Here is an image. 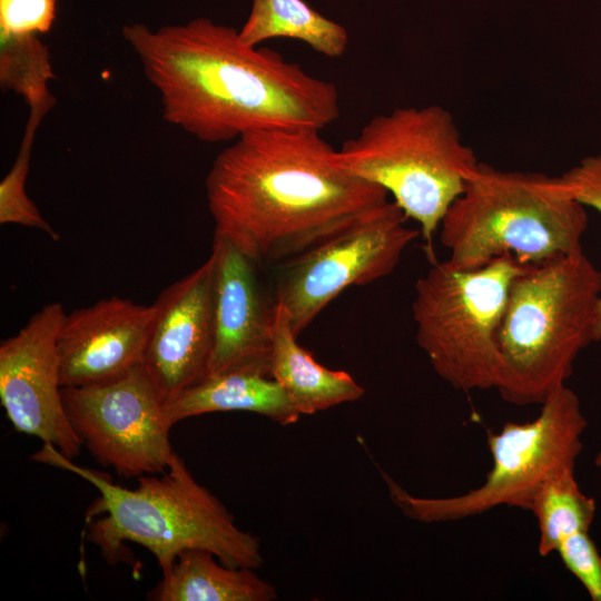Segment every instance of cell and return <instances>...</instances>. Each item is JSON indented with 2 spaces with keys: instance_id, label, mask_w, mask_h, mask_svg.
Masks as SVG:
<instances>
[{
  "instance_id": "cell-4",
  "label": "cell",
  "mask_w": 601,
  "mask_h": 601,
  "mask_svg": "<svg viewBox=\"0 0 601 601\" xmlns=\"http://www.w3.org/2000/svg\"><path fill=\"white\" fill-rule=\"evenodd\" d=\"M601 270L583 250L526 265L512 282L499 331L495 388L514 405L542 404L597 342Z\"/></svg>"
},
{
  "instance_id": "cell-21",
  "label": "cell",
  "mask_w": 601,
  "mask_h": 601,
  "mask_svg": "<svg viewBox=\"0 0 601 601\" xmlns=\"http://www.w3.org/2000/svg\"><path fill=\"white\" fill-rule=\"evenodd\" d=\"M45 117L39 111H30L17 158L0 183V224H17L39 229L53 240L59 234L43 218L35 203L27 196L28 176L36 131Z\"/></svg>"
},
{
  "instance_id": "cell-22",
  "label": "cell",
  "mask_w": 601,
  "mask_h": 601,
  "mask_svg": "<svg viewBox=\"0 0 601 601\" xmlns=\"http://www.w3.org/2000/svg\"><path fill=\"white\" fill-rule=\"evenodd\" d=\"M565 568L582 583L593 601H601V555L588 531L563 538L556 551Z\"/></svg>"
},
{
  "instance_id": "cell-5",
  "label": "cell",
  "mask_w": 601,
  "mask_h": 601,
  "mask_svg": "<svg viewBox=\"0 0 601 601\" xmlns=\"http://www.w3.org/2000/svg\"><path fill=\"white\" fill-rule=\"evenodd\" d=\"M585 207L560 176L502 170L481 162L440 225L451 265L476 269L512 255L523 265L582 250Z\"/></svg>"
},
{
  "instance_id": "cell-24",
  "label": "cell",
  "mask_w": 601,
  "mask_h": 601,
  "mask_svg": "<svg viewBox=\"0 0 601 601\" xmlns=\"http://www.w3.org/2000/svg\"><path fill=\"white\" fill-rule=\"evenodd\" d=\"M568 193L584 207L601 214V152L581 159L560 176ZM601 339V300L597 341Z\"/></svg>"
},
{
  "instance_id": "cell-16",
  "label": "cell",
  "mask_w": 601,
  "mask_h": 601,
  "mask_svg": "<svg viewBox=\"0 0 601 601\" xmlns=\"http://www.w3.org/2000/svg\"><path fill=\"white\" fill-rule=\"evenodd\" d=\"M233 411L256 413L284 426L302 416L274 378L249 372L208 375L165 405L170 426L188 417Z\"/></svg>"
},
{
  "instance_id": "cell-14",
  "label": "cell",
  "mask_w": 601,
  "mask_h": 601,
  "mask_svg": "<svg viewBox=\"0 0 601 601\" xmlns=\"http://www.w3.org/2000/svg\"><path fill=\"white\" fill-rule=\"evenodd\" d=\"M154 305L110 297L65 313L57 335L62 387L115 380L142 363Z\"/></svg>"
},
{
  "instance_id": "cell-20",
  "label": "cell",
  "mask_w": 601,
  "mask_h": 601,
  "mask_svg": "<svg viewBox=\"0 0 601 601\" xmlns=\"http://www.w3.org/2000/svg\"><path fill=\"white\" fill-rule=\"evenodd\" d=\"M50 50L38 35L0 32V88L21 96L29 108L51 110L56 98L49 90L55 79Z\"/></svg>"
},
{
  "instance_id": "cell-25",
  "label": "cell",
  "mask_w": 601,
  "mask_h": 601,
  "mask_svg": "<svg viewBox=\"0 0 601 601\" xmlns=\"http://www.w3.org/2000/svg\"><path fill=\"white\" fill-rule=\"evenodd\" d=\"M594 463L597 466L601 467V451L597 454Z\"/></svg>"
},
{
  "instance_id": "cell-18",
  "label": "cell",
  "mask_w": 601,
  "mask_h": 601,
  "mask_svg": "<svg viewBox=\"0 0 601 601\" xmlns=\"http://www.w3.org/2000/svg\"><path fill=\"white\" fill-rule=\"evenodd\" d=\"M238 33L245 43L254 47L274 38L295 39L328 58L343 56L348 45L346 29L304 0H253Z\"/></svg>"
},
{
  "instance_id": "cell-7",
  "label": "cell",
  "mask_w": 601,
  "mask_h": 601,
  "mask_svg": "<svg viewBox=\"0 0 601 601\" xmlns=\"http://www.w3.org/2000/svg\"><path fill=\"white\" fill-rule=\"evenodd\" d=\"M525 266L512 255L476 269L435 260L416 280V343L434 372L455 390L495 388L499 331L512 282Z\"/></svg>"
},
{
  "instance_id": "cell-10",
  "label": "cell",
  "mask_w": 601,
  "mask_h": 601,
  "mask_svg": "<svg viewBox=\"0 0 601 601\" xmlns=\"http://www.w3.org/2000/svg\"><path fill=\"white\" fill-rule=\"evenodd\" d=\"M62 397L72 428L100 464L125 477L168 467L171 426L142 363L111 381L62 387Z\"/></svg>"
},
{
  "instance_id": "cell-6",
  "label": "cell",
  "mask_w": 601,
  "mask_h": 601,
  "mask_svg": "<svg viewBox=\"0 0 601 601\" xmlns=\"http://www.w3.org/2000/svg\"><path fill=\"white\" fill-rule=\"evenodd\" d=\"M355 176L381 186L420 226L425 253L441 221L480 164L449 110L439 105L400 107L373 117L337 149Z\"/></svg>"
},
{
  "instance_id": "cell-23",
  "label": "cell",
  "mask_w": 601,
  "mask_h": 601,
  "mask_svg": "<svg viewBox=\"0 0 601 601\" xmlns=\"http://www.w3.org/2000/svg\"><path fill=\"white\" fill-rule=\"evenodd\" d=\"M58 0H0V32L47 33L57 14Z\"/></svg>"
},
{
  "instance_id": "cell-17",
  "label": "cell",
  "mask_w": 601,
  "mask_h": 601,
  "mask_svg": "<svg viewBox=\"0 0 601 601\" xmlns=\"http://www.w3.org/2000/svg\"><path fill=\"white\" fill-rule=\"evenodd\" d=\"M276 588L255 569L230 566L200 549L183 551L162 573L151 601H274Z\"/></svg>"
},
{
  "instance_id": "cell-13",
  "label": "cell",
  "mask_w": 601,
  "mask_h": 601,
  "mask_svg": "<svg viewBox=\"0 0 601 601\" xmlns=\"http://www.w3.org/2000/svg\"><path fill=\"white\" fill-rule=\"evenodd\" d=\"M211 353L208 375L249 372L270 376L274 304L264 295L257 265L215 235Z\"/></svg>"
},
{
  "instance_id": "cell-3",
  "label": "cell",
  "mask_w": 601,
  "mask_h": 601,
  "mask_svg": "<svg viewBox=\"0 0 601 601\" xmlns=\"http://www.w3.org/2000/svg\"><path fill=\"white\" fill-rule=\"evenodd\" d=\"M31 459L71 472L98 490L99 497L89 510L88 539L110 563L121 559L127 541L147 549L161 573L189 549L209 551L230 566L256 570L264 562L259 539L238 528L234 515L194 477L177 453L162 473L139 476L135 489L77 465L48 443Z\"/></svg>"
},
{
  "instance_id": "cell-12",
  "label": "cell",
  "mask_w": 601,
  "mask_h": 601,
  "mask_svg": "<svg viewBox=\"0 0 601 601\" xmlns=\"http://www.w3.org/2000/svg\"><path fill=\"white\" fill-rule=\"evenodd\" d=\"M215 257L170 284L154 302L142 365L164 405L208 374Z\"/></svg>"
},
{
  "instance_id": "cell-11",
  "label": "cell",
  "mask_w": 601,
  "mask_h": 601,
  "mask_svg": "<svg viewBox=\"0 0 601 601\" xmlns=\"http://www.w3.org/2000/svg\"><path fill=\"white\" fill-rule=\"evenodd\" d=\"M52 302L0 344V400L13 428L53 445L69 459L82 443L66 413L57 335L65 315Z\"/></svg>"
},
{
  "instance_id": "cell-8",
  "label": "cell",
  "mask_w": 601,
  "mask_h": 601,
  "mask_svg": "<svg viewBox=\"0 0 601 601\" xmlns=\"http://www.w3.org/2000/svg\"><path fill=\"white\" fill-rule=\"evenodd\" d=\"M540 405L533 421L509 422L487 434L493 464L479 487L450 497H420L382 472L391 500L405 516L422 523L457 521L499 506L530 511L549 479L574 470L587 427L580 400L566 385Z\"/></svg>"
},
{
  "instance_id": "cell-9",
  "label": "cell",
  "mask_w": 601,
  "mask_h": 601,
  "mask_svg": "<svg viewBox=\"0 0 601 601\" xmlns=\"http://www.w3.org/2000/svg\"><path fill=\"white\" fill-rule=\"evenodd\" d=\"M387 200L353 224L279 264L275 303L284 306L298 337L342 292L388 276L421 231Z\"/></svg>"
},
{
  "instance_id": "cell-15",
  "label": "cell",
  "mask_w": 601,
  "mask_h": 601,
  "mask_svg": "<svg viewBox=\"0 0 601 601\" xmlns=\"http://www.w3.org/2000/svg\"><path fill=\"white\" fill-rule=\"evenodd\" d=\"M270 377L284 388L300 415L358 401L365 393L347 372L323 366L298 344L288 314L278 303L274 304L272 323Z\"/></svg>"
},
{
  "instance_id": "cell-1",
  "label": "cell",
  "mask_w": 601,
  "mask_h": 601,
  "mask_svg": "<svg viewBox=\"0 0 601 601\" xmlns=\"http://www.w3.org/2000/svg\"><path fill=\"white\" fill-rule=\"evenodd\" d=\"M121 35L158 91L165 121L198 140L224 142L264 129L323 130L339 117L333 82L275 50L245 43L207 18Z\"/></svg>"
},
{
  "instance_id": "cell-19",
  "label": "cell",
  "mask_w": 601,
  "mask_h": 601,
  "mask_svg": "<svg viewBox=\"0 0 601 601\" xmlns=\"http://www.w3.org/2000/svg\"><path fill=\"white\" fill-rule=\"evenodd\" d=\"M595 509L594 499L581 491L574 470L549 479L535 494L530 508L538 520L539 554L546 556L556 551L563 538L589 531Z\"/></svg>"
},
{
  "instance_id": "cell-2",
  "label": "cell",
  "mask_w": 601,
  "mask_h": 601,
  "mask_svg": "<svg viewBox=\"0 0 601 601\" xmlns=\"http://www.w3.org/2000/svg\"><path fill=\"white\" fill-rule=\"evenodd\" d=\"M205 188L215 235L257 266L279 265L390 200L316 129L242 135L216 156Z\"/></svg>"
}]
</instances>
